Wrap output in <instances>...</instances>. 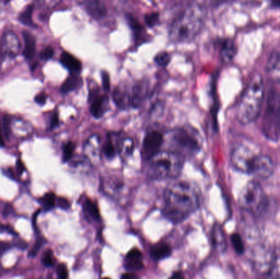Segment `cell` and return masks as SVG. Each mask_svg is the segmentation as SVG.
Masks as SVG:
<instances>
[{"instance_id":"cell-1","label":"cell","mask_w":280,"mask_h":279,"mask_svg":"<svg viewBox=\"0 0 280 279\" xmlns=\"http://www.w3.org/2000/svg\"><path fill=\"white\" fill-rule=\"evenodd\" d=\"M199 193L193 183L176 181L167 186L164 192L162 214L174 223L188 219L199 207Z\"/></svg>"},{"instance_id":"cell-2","label":"cell","mask_w":280,"mask_h":279,"mask_svg":"<svg viewBox=\"0 0 280 279\" xmlns=\"http://www.w3.org/2000/svg\"><path fill=\"white\" fill-rule=\"evenodd\" d=\"M204 19L205 11L201 5L188 6L171 23L169 29L170 40L175 43L193 41L202 31Z\"/></svg>"},{"instance_id":"cell-3","label":"cell","mask_w":280,"mask_h":279,"mask_svg":"<svg viewBox=\"0 0 280 279\" xmlns=\"http://www.w3.org/2000/svg\"><path fill=\"white\" fill-rule=\"evenodd\" d=\"M264 96V80L262 76L256 72L249 79L238 103L237 118L240 123L246 125L257 118L260 114Z\"/></svg>"},{"instance_id":"cell-4","label":"cell","mask_w":280,"mask_h":279,"mask_svg":"<svg viewBox=\"0 0 280 279\" xmlns=\"http://www.w3.org/2000/svg\"><path fill=\"white\" fill-rule=\"evenodd\" d=\"M147 174L153 180L177 179L181 174L184 157L172 151H160L148 160Z\"/></svg>"},{"instance_id":"cell-5","label":"cell","mask_w":280,"mask_h":279,"mask_svg":"<svg viewBox=\"0 0 280 279\" xmlns=\"http://www.w3.org/2000/svg\"><path fill=\"white\" fill-rule=\"evenodd\" d=\"M168 139L170 151L182 157L197 154L202 147V137L191 126L175 128L169 133Z\"/></svg>"},{"instance_id":"cell-6","label":"cell","mask_w":280,"mask_h":279,"mask_svg":"<svg viewBox=\"0 0 280 279\" xmlns=\"http://www.w3.org/2000/svg\"><path fill=\"white\" fill-rule=\"evenodd\" d=\"M240 206L249 214L261 215L268 207V197L257 180L249 181L240 192Z\"/></svg>"},{"instance_id":"cell-7","label":"cell","mask_w":280,"mask_h":279,"mask_svg":"<svg viewBox=\"0 0 280 279\" xmlns=\"http://www.w3.org/2000/svg\"><path fill=\"white\" fill-rule=\"evenodd\" d=\"M262 130L267 139L273 141L280 139V94L273 88L269 90L267 96Z\"/></svg>"},{"instance_id":"cell-8","label":"cell","mask_w":280,"mask_h":279,"mask_svg":"<svg viewBox=\"0 0 280 279\" xmlns=\"http://www.w3.org/2000/svg\"><path fill=\"white\" fill-rule=\"evenodd\" d=\"M259 153L260 152L250 144H238L231 152V163L240 172L250 174L251 165Z\"/></svg>"},{"instance_id":"cell-9","label":"cell","mask_w":280,"mask_h":279,"mask_svg":"<svg viewBox=\"0 0 280 279\" xmlns=\"http://www.w3.org/2000/svg\"><path fill=\"white\" fill-rule=\"evenodd\" d=\"M102 192L111 198L121 201L127 194V187L121 177L108 174L101 179Z\"/></svg>"},{"instance_id":"cell-10","label":"cell","mask_w":280,"mask_h":279,"mask_svg":"<svg viewBox=\"0 0 280 279\" xmlns=\"http://www.w3.org/2000/svg\"><path fill=\"white\" fill-rule=\"evenodd\" d=\"M164 143L163 134L157 130H148L143 141L142 156L145 161L150 160L153 156L160 152V148Z\"/></svg>"},{"instance_id":"cell-11","label":"cell","mask_w":280,"mask_h":279,"mask_svg":"<svg viewBox=\"0 0 280 279\" xmlns=\"http://www.w3.org/2000/svg\"><path fill=\"white\" fill-rule=\"evenodd\" d=\"M90 113L95 119H100L109 108V99L106 94H99V89L94 86L89 92Z\"/></svg>"},{"instance_id":"cell-12","label":"cell","mask_w":280,"mask_h":279,"mask_svg":"<svg viewBox=\"0 0 280 279\" xmlns=\"http://www.w3.org/2000/svg\"><path fill=\"white\" fill-rule=\"evenodd\" d=\"M102 148L103 144L99 134H93L84 143V156L92 165H99L102 161Z\"/></svg>"},{"instance_id":"cell-13","label":"cell","mask_w":280,"mask_h":279,"mask_svg":"<svg viewBox=\"0 0 280 279\" xmlns=\"http://www.w3.org/2000/svg\"><path fill=\"white\" fill-rule=\"evenodd\" d=\"M274 170V164L271 157L260 152L254 160L250 174L256 179H264L269 178Z\"/></svg>"},{"instance_id":"cell-14","label":"cell","mask_w":280,"mask_h":279,"mask_svg":"<svg viewBox=\"0 0 280 279\" xmlns=\"http://www.w3.org/2000/svg\"><path fill=\"white\" fill-rule=\"evenodd\" d=\"M20 50V40L16 34L11 31L3 34L0 42V54L3 58H15L18 56Z\"/></svg>"},{"instance_id":"cell-15","label":"cell","mask_w":280,"mask_h":279,"mask_svg":"<svg viewBox=\"0 0 280 279\" xmlns=\"http://www.w3.org/2000/svg\"><path fill=\"white\" fill-rule=\"evenodd\" d=\"M121 134V133H116V132H109L107 134L105 143L103 144L102 152H103V156H105L108 160H112L118 155Z\"/></svg>"},{"instance_id":"cell-16","label":"cell","mask_w":280,"mask_h":279,"mask_svg":"<svg viewBox=\"0 0 280 279\" xmlns=\"http://www.w3.org/2000/svg\"><path fill=\"white\" fill-rule=\"evenodd\" d=\"M124 267L129 272H134L139 271L144 268V259L142 251L138 248H133L127 253L125 260H124Z\"/></svg>"},{"instance_id":"cell-17","label":"cell","mask_w":280,"mask_h":279,"mask_svg":"<svg viewBox=\"0 0 280 279\" xmlns=\"http://www.w3.org/2000/svg\"><path fill=\"white\" fill-rule=\"evenodd\" d=\"M130 93H131V107L133 108H138L147 99L149 94L148 83L145 81L136 83L130 89Z\"/></svg>"},{"instance_id":"cell-18","label":"cell","mask_w":280,"mask_h":279,"mask_svg":"<svg viewBox=\"0 0 280 279\" xmlns=\"http://www.w3.org/2000/svg\"><path fill=\"white\" fill-rule=\"evenodd\" d=\"M113 101L117 107L122 110L129 109L131 107V93L130 89L126 85H119L115 89L112 94Z\"/></svg>"},{"instance_id":"cell-19","label":"cell","mask_w":280,"mask_h":279,"mask_svg":"<svg viewBox=\"0 0 280 279\" xmlns=\"http://www.w3.org/2000/svg\"><path fill=\"white\" fill-rule=\"evenodd\" d=\"M267 76L273 82L280 83V52L273 50L267 60Z\"/></svg>"},{"instance_id":"cell-20","label":"cell","mask_w":280,"mask_h":279,"mask_svg":"<svg viewBox=\"0 0 280 279\" xmlns=\"http://www.w3.org/2000/svg\"><path fill=\"white\" fill-rule=\"evenodd\" d=\"M211 242L215 250L220 253H224L227 249L226 237L221 226L215 224L213 226L211 231Z\"/></svg>"},{"instance_id":"cell-21","label":"cell","mask_w":280,"mask_h":279,"mask_svg":"<svg viewBox=\"0 0 280 279\" xmlns=\"http://www.w3.org/2000/svg\"><path fill=\"white\" fill-rule=\"evenodd\" d=\"M60 62L71 74L78 75L81 72L82 64L81 61L68 52H63L61 55Z\"/></svg>"},{"instance_id":"cell-22","label":"cell","mask_w":280,"mask_h":279,"mask_svg":"<svg viewBox=\"0 0 280 279\" xmlns=\"http://www.w3.org/2000/svg\"><path fill=\"white\" fill-rule=\"evenodd\" d=\"M149 254L152 259L156 261H159L161 259H166L170 256L171 248L167 243L158 242L151 246Z\"/></svg>"},{"instance_id":"cell-23","label":"cell","mask_w":280,"mask_h":279,"mask_svg":"<svg viewBox=\"0 0 280 279\" xmlns=\"http://www.w3.org/2000/svg\"><path fill=\"white\" fill-rule=\"evenodd\" d=\"M85 11L94 19H100L107 14V9L103 2L89 1L85 3Z\"/></svg>"},{"instance_id":"cell-24","label":"cell","mask_w":280,"mask_h":279,"mask_svg":"<svg viewBox=\"0 0 280 279\" xmlns=\"http://www.w3.org/2000/svg\"><path fill=\"white\" fill-rule=\"evenodd\" d=\"M135 142L131 138L123 136L121 134L119 140V148H118V155L122 159H127L132 156L135 152Z\"/></svg>"},{"instance_id":"cell-25","label":"cell","mask_w":280,"mask_h":279,"mask_svg":"<svg viewBox=\"0 0 280 279\" xmlns=\"http://www.w3.org/2000/svg\"><path fill=\"white\" fill-rule=\"evenodd\" d=\"M23 40H24L23 56L27 60H32L36 54V38L29 32H23Z\"/></svg>"},{"instance_id":"cell-26","label":"cell","mask_w":280,"mask_h":279,"mask_svg":"<svg viewBox=\"0 0 280 279\" xmlns=\"http://www.w3.org/2000/svg\"><path fill=\"white\" fill-rule=\"evenodd\" d=\"M237 52L236 44L232 39H225L221 45L220 56L222 61L225 63L233 60Z\"/></svg>"},{"instance_id":"cell-27","label":"cell","mask_w":280,"mask_h":279,"mask_svg":"<svg viewBox=\"0 0 280 279\" xmlns=\"http://www.w3.org/2000/svg\"><path fill=\"white\" fill-rule=\"evenodd\" d=\"M82 209H83V212L85 214V216L91 219V220L99 221L101 219V215H100V211H99L98 205L94 201H93L91 199H85L83 205H82Z\"/></svg>"},{"instance_id":"cell-28","label":"cell","mask_w":280,"mask_h":279,"mask_svg":"<svg viewBox=\"0 0 280 279\" xmlns=\"http://www.w3.org/2000/svg\"><path fill=\"white\" fill-rule=\"evenodd\" d=\"M81 85V79L78 75L71 74L61 86L60 91L63 94L77 90Z\"/></svg>"},{"instance_id":"cell-29","label":"cell","mask_w":280,"mask_h":279,"mask_svg":"<svg viewBox=\"0 0 280 279\" xmlns=\"http://www.w3.org/2000/svg\"><path fill=\"white\" fill-rule=\"evenodd\" d=\"M34 9V5H28L18 16V21L23 23V25L31 27H36V24L33 23V20H32V14H33Z\"/></svg>"},{"instance_id":"cell-30","label":"cell","mask_w":280,"mask_h":279,"mask_svg":"<svg viewBox=\"0 0 280 279\" xmlns=\"http://www.w3.org/2000/svg\"><path fill=\"white\" fill-rule=\"evenodd\" d=\"M39 202L45 211L52 210L55 206L57 202L56 196L53 192H49L44 197L39 199Z\"/></svg>"},{"instance_id":"cell-31","label":"cell","mask_w":280,"mask_h":279,"mask_svg":"<svg viewBox=\"0 0 280 279\" xmlns=\"http://www.w3.org/2000/svg\"><path fill=\"white\" fill-rule=\"evenodd\" d=\"M127 20L130 28L132 29L133 32L135 34V40L141 38L142 35L144 34V28L142 27L141 24L132 15H127Z\"/></svg>"},{"instance_id":"cell-32","label":"cell","mask_w":280,"mask_h":279,"mask_svg":"<svg viewBox=\"0 0 280 279\" xmlns=\"http://www.w3.org/2000/svg\"><path fill=\"white\" fill-rule=\"evenodd\" d=\"M230 240L235 252L238 254H243L245 251V244L242 237L238 233H233L231 235Z\"/></svg>"},{"instance_id":"cell-33","label":"cell","mask_w":280,"mask_h":279,"mask_svg":"<svg viewBox=\"0 0 280 279\" xmlns=\"http://www.w3.org/2000/svg\"><path fill=\"white\" fill-rule=\"evenodd\" d=\"M76 144L72 141H68L63 147V162L66 163L72 160L74 155Z\"/></svg>"},{"instance_id":"cell-34","label":"cell","mask_w":280,"mask_h":279,"mask_svg":"<svg viewBox=\"0 0 280 279\" xmlns=\"http://www.w3.org/2000/svg\"><path fill=\"white\" fill-rule=\"evenodd\" d=\"M170 59L171 58L168 52H161L155 56L154 62L159 67H166L170 63Z\"/></svg>"},{"instance_id":"cell-35","label":"cell","mask_w":280,"mask_h":279,"mask_svg":"<svg viewBox=\"0 0 280 279\" xmlns=\"http://www.w3.org/2000/svg\"><path fill=\"white\" fill-rule=\"evenodd\" d=\"M144 23L149 28H153L158 25L160 22V14L158 13H150L144 15Z\"/></svg>"},{"instance_id":"cell-36","label":"cell","mask_w":280,"mask_h":279,"mask_svg":"<svg viewBox=\"0 0 280 279\" xmlns=\"http://www.w3.org/2000/svg\"><path fill=\"white\" fill-rule=\"evenodd\" d=\"M12 123L13 121L10 116L5 114L3 117V130L7 139H9L12 133Z\"/></svg>"},{"instance_id":"cell-37","label":"cell","mask_w":280,"mask_h":279,"mask_svg":"<svg viewBox=\"0 0 280 279\" xmlns=\"http://www.w3.org/2000/svg\"><path fill=\"white\" fill-rule=\"evenodd\" d=\"M42 263L43 265L45 266V267H51V266L54 265V257L51 250H48L44 254L42 257Z\"/></svg>"},{"instance_id":"cell-38","label":"cell","mask_w":280,"mask_h":279,"mask_svg":"<svg viewBox=\"0 0 280 279\" xmlns=\"http://www.w3.org/2000/svg\"><path fill=\"white\" fill-rule=\"evenodd\" d=\"M54 55V50L53 48L46 47L43 49L40 53V58L42 61H48L51 59Z\"/></svg>"},{"instance_id":"cell-39","label":"cell","mask_w":280,"mask_h":279,"mask_svg":"<svg viewBox=\"0 0 280 279\" xmlns=\"http://www.w3.org/2000/svg\"><path fill=\"white\" fill-rule=\"evenodd\" d=\"M44 243H45V240H44L43 237H38V238L36 239V243H35L34 246L32 247V250L30 251V256H36V254H38L39 250H41V248L42 247Z\"/></svg>"},{"instance_id":"cell-40","label":"cell","mask_w":280,"mask_h":279,"mask_svg":"<svg viewBox=\"0 0 280 279\" xmlns=\"http://www.w3.org/2000/svg\"><path fill=\"white\" fill-rule=\"evenodd\" d=\"M102 77V85H103V90L106 92L109 91L111 86L110 76L108 74V72L103 71L101 72Z\"/></svg>"},{"instance_id":"cell-41","label":"cell","mask_w":280,"mask_h":279,"mask_svg":"<svg viewBox=\"0 0 280 279\" xmlns=\"http://www.w3.org/2000/svg\"><path fill=\"white\" fill-rule=\"evenodd\" d=\"M58 279H68V269L65 264H60L57 268Z\"/></svg>"},{"instance_id":"cell-42","label":"cell","mask_w":280,"mask_h":279,"mask_svg":"<svg viewBox=\"0 0 280 279\" xmlns=\"http://www.w3.org/2000/svg\"><path fill=\"white\" fill-rule=\"evenodd\" d=\"M59 115L57 112H54L50 118V125H49V130H52L56 129L59 125Z\"/></svg>"},{"instance_id":"cell-43","label":"cell","mask_w":280,"mask_h":279,"mask_svg":"<svg viewBox=\"0 0 280 279\" xmlns=\"http://www.w3.org/2000/svg\"><path fill=\"white\" fill-rule=\"evenodd\" d=\"M56 205H58V206L63 210H68L70 208L69 201L67 199L62 198V197L57 199Z\"/></svg>"},{"instance_id":"cell-44","label":"cell","mask_w":280,"mask_h":279,"mask_svg":"<svg viewBox=\"0 0 280 279\" xmlns=\"http://www.w3.org/2000/svg\"><path fill=\"white\" fill-rule=\"evenodd\" d=\"M46 101H47V95L45 93H41L38 95H36V98H35V102L39 105H45Z\"/></svg>"},{"instance_id":"cell-45","label":"cell","mask_w":280,"mask_h":279,"mask_svg":"<svg viewBox=\"0 0 280 279\" xmlns=\"http://www.w3.org/2000/svg\"><path fill=\"white\" fill-rule=\"evenodd\" d=\"M121 279H139V277L135 272H127L121 275Z\"/></svg>"},{"instance_id":"cell-46","label":"cell","mask_w":280,"mask_h":279,"mask_svg":"<svg viewBox=\"0 0 280 279\" xmlns=\"http://www.w3.org/2000/svg\"><path fill=\"white\" fill-rule=\"evenodd\" d=\"M17 170H18V173L20 174H23V172H25V165H24V164H23L21 159H18V161H17Z\"/></svg>"},{"instance_id":"cell-47","label":"cell","mask_w":280,"mask_h":279,"mask_svg":"<svg viewBox=\"0 0 280 279\" xmlns=\"http://www.w3.org/2000/svg\"><path fill=\"white\" fill-rule=\"evenodd\" d=\"M168 279H186L185 277H184V274L182 273L181 272H179V271H177V272H175L174 273H172V275L169 277Z\"/></svg>"},{"instance_id":"cell-48","label":"cell","mask_w":280,"mask_h":279,"mask_svg":"<svg viewBox=\"0 0 280 279\" xmlns=\"http://www.w3.org/2000/svg\"><path fill=\"white\" fill-rule=\"evenodd\" d=\"M9 247H10L9 244L0 241V252H5V250H7Z\"/></svg>"},{"instance_id":"cell-49","label":"cell","mask_w":280,"mask_h":279,"mask_svg":"<svg viewBox=\"0 0 280 279\" xmlns=\"http://www.w3.org/2000/svg\"><path fill=\"white\" fill-rule=\"evenodd\" d=\"M0 147H1V148L5 147V140H4L2 132H1V125H0Z\"/></svg>"},{"instance_id":"cell-50","label":"cell","mask_w":280,"mask_h":279,"mask_svg":"<svg viewBox=\"0 0 280 279\" xmlns=\"http://www.w3.org/2000/svg\"><path fill=\"white\" fill-rule=\"evenodd\" d=\"M5 174H6V175H8L9 178H11V179H14V172H13V170H12L11 169H9V170H6Z\"/></svg>"},{"instance_id":"cell-51","label":"cell","mask_w":280,"mask_h":279,"mask_svg":"<svg viewBox=\"0 0 280 279\" xmlns=\"http://www.w3.org/2000/svg\"><path fill=\"white\" fill-rule=\"evenodd\" d=\"M102 279H110V278H109V277H103V278Z\"/></svg>"},{"instance_id":"cell-52","label":"cell","mask_w":280,"mask_h":279,"mask_svg":"<svg viewBox=\"0 0 280 279\" xmlns=\"http://www.w3.org/2000/svg\"><path fill=\"white\" fill-rule=\"evenodd\" d=\"M50 279H53V278H50Z\"/></svg>"}]
</instances>
